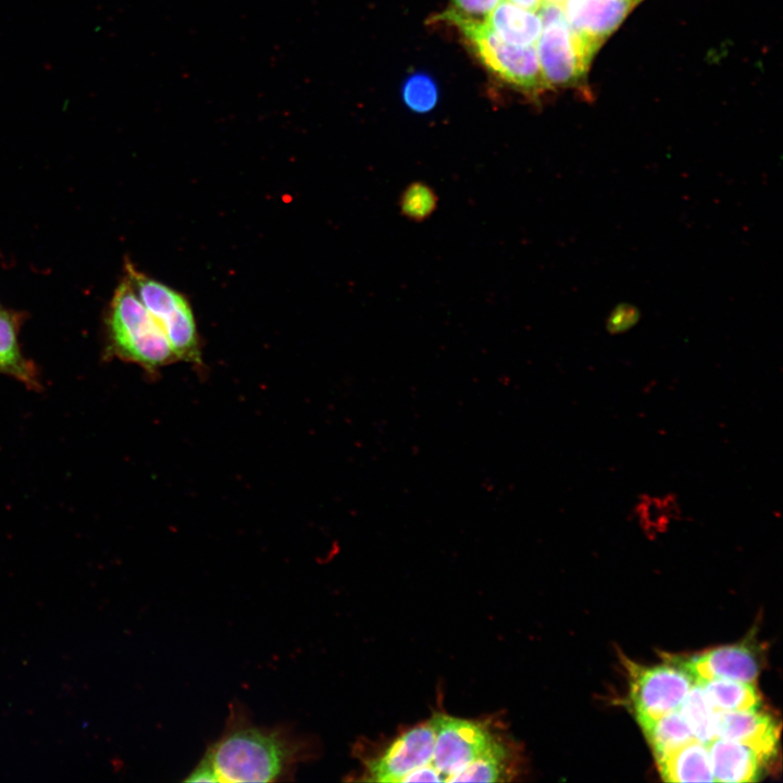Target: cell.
<instances>
[{"label":"cell","mask_w":783,"mask_h":783,"mask_svg":"<svg viewBox=\"0 0 783 783\" xmlns=\"http://www.w3.org/2000/svg\"><path fill=\"white\" fill-rule=\"evenodd\" d=\"M209 755L220 782H272L295 757V746L276 731L254 726L233 730Z\"/></svg>","instance_id":"1"},{"label":"cell","mask_w":783,"mask_h":783,"mask_svg":"<svg viewBox=\"0 0 783 783\" xmlns=\"http://www.w3.org/2000/svg\"><path fill=\"white\" fill-rule=\"evenodd\" d=\"M109 333L115 356L156 374L177 361L171 345L126 276L114 291Z\"/></svg>","instance_id":"2"},{"label":"cell","mask_w":783,"mask_h":783,"mask_svg":"<svg viewBox=\"0 0 783 783\" xmlns=\"http://www.w3.org/2000/svg\"><path fill=\"white\" fill-rule=\"evenodd\" d=\"M126 272L138 298L165 334L177 361L202 366L201 340L187 297L129 263Z\"/></svg>","instance_id":"3"},{"label":"cell","mask_w":783,"mask_h":783,"mask_svg":"<svg viewBox=\"0 0 783 783\" xmlns=\"http://www.w3.org/2000/svg\"><path fill=\"white\" fill-rule=\"evenodd\" d=\"M537 13L543 27L536 52L547 88L576 84L594 53L573 30L561 4L542 2Z\"/></svg>","instance_id":"4"},{"label":"cell","mask_w":783,"mask_h":783,"mask_svg":"<svg viewBox=\"0 0 783 783\" xmlns=\"http://www.w3.org/2000/svg\"><path fill=\"white\" fill-rule=\"evenodd\" d=\"M629 673V697L638 719L659 718L678 710L697 683L686 659L668 657L661 663L643 666L624 660Z\"/></svg>","instance_id":"5"},{"label":"cell","mask_w":783,"mask_h":783,"mask_svg":"<svg viewBox=\"0 0 783 783\" xmlns=\"http://www.w3.org/2000/svg\"><path fill=\"white\" fill-rule=\"evenodd\" d=\"M478 59L496 76L532 94L546 89L534 46H518L500 39L487 25L460 27Z\"/></svg>","instance_id":"6"},{"label":"cell","mask_w":783,"mask_h":783,"mask_svg":"<svg viewBox=\"0 0 783 783\" xmlns=\"http://www.w3.org/2000/svg\"><path fill=\"white\" fill-rule=\"evenodd\" d=\"M435 743L431 766L440 782H455L457 776L480 757L498 737L486 723L435 714Z\"/></svg>","instance_id":"7"},{"label":"cell","mask_w":783,"mask_h":783,"mask_svg":"<svg viewBox=\"0 0 783 783\" xmlns=\"http://www.w3.org/2000/svg\"><path fill=\"white\" fill-rule=\"evenodd\" d=\"M435 743L433 720L398 735L377 757L365 763V780L403 782L412 772L431 766Z\"/></svg>","instance_id":"8"},{"label":"cell","mask_w":783,"mask_h":783,"mask_svg":"<svg viewBox=\"0 0 783 783\" xmlns=\"http://www.w3.org/2000/svg\"><path fill=\"white\" fill-rule=\"evenodd\" d=\"M641 0H567V20L585 46L595 54Z\"/></svg>","instance_id":"9"},{"label":"cell","mask_w":783,"mask_h":783,"mask_svg":"<svg viewBox=\"0 0 783 783\" xmlns=\"http://www.w3.org/2000/svg\"><path fill=\"white\" fill-rule=\"evenodd\" d=\"M686 661L697 682L710 679L754 682L760 670L758 651L748 642L712 648Z\"/></svg>","instance_id":"10"},{"label":"cell","mask_w":783,"mask_h":783,"mask_svg":"<svg viewBox=\"0 0 783 783\" xmlns=\"http://www.w3.org/2000/svg\"><path fill=\"white\" fill-rule=\"evenodd\" d=\"M717 737L746 744L767 760L774 756L779 741V726L772 716L757 709L718 711Z\"/></svg>","instance_id":"11"},{"label":"cell","mask_w":783,"mask_h":783,"mask_svg":"<svg viewBox=\"0 0 783 783\" xmlns=\"http://www.w3.org/2000/svg\"><path fill=\"white\" fill-rule=\"evenodd\" d=\"M707 746L716 782H755L767 761L756 749L736 741L716 737Z\"/></svg>","instance_id":"12"},{"label":"cell","mask_w":783,"mask_h":783,"mask_svg":"<svg viewBox=\"0 0 783 783\" xmlns=\"http://www.w3.org/2000/svg\"><path fill=\"white\" fill-rule=\"evenodd\" d=\"M666 782H712L707 743L694 739L657 761Z\"/></svg>","instance_id":"13"},{"label":"cell","mask_w":783,"mask_h":783,"mask_svg":"<svg viewBox=\"0 0 783 783\" xmlns=\"http://www.w3.org/2000/svg\"><path fill=\"white\" fill-rule=\"evenodd\" d=\"M487 25L500 39L518 46L534 45L543 27L538 13L507 0L492 11Z\"/></svg>","instance_id":"14"},{"label":"cell","mask_w":783,"mask_h":783,"mask_svg":"<svg viewBox=\"0 0 783 783\" xmlns=\"http://www.w3.org/2000/svg\"><path fill=\"white\" fill-rule=\"evenodd\" d=\"M643 733L649 743L656 761L696 739L680 711H671L659 718L638 719Z\"/></svg>","instance_id":"15"},{"label":"cell","mask_w":783,"mask_h":783,"mask_svg":"<svg viewBox=\"0 0 783 783\" xmlns=\"http://www.w3.org/2000/svg\"><path fill=\"white\" fill-rule=\"evenodd\" d=\"M717 711L757 709L760 697L753 682L710 679L697 682Z\"/></svg>","instance_id":"16"},{"label":"cell","mask_w":783,"mask_h":783,"mask_svg":"<svg viewBox=\"0 0 783 783\" xmlns=\"http://www.w3.org/2000/svg\"><path fill=\"white\" fill-rule=\"evenodd\" d=\"M511 753L497 738L480 757L471 762L455 782H501L512 774Z\"/></svg>","instance_id":"17"},{"label":"cell","mask_w":783,"mask_h":783,"mask_svg":"<svg viewBox=\"0 0 783 783\" xmlns=\"http://www.w3.org/2000/svg\"><path fill=\"white\" fill-rule=\"evenodd\" d=\"M0 372L11 374L27 384H36L34 369L24 359L18 347L16 322L5 312H0Z\"/></svg>","instance_id":"18"},{"label":"cell","mask_w":783,"mask_h":783,"mask_svg":"<svg viewBox=\"0 0 783 783\" xmlns=\"http://www.w3.org/2000/svg\"><path fill=\"white\" fill-rule=\"evenodd\" d=\"M680 707V713L697 741L708 743L717 737L718 711L710 705L699 684L691 688Z\"/></svg>","instance_id":"19"},{"label":"cell","mask_w":783,"mask_h":783,"mask_svg":"<svg viewBox=\"0 0 783 783\" xmlns=\"http://www.w3.org/2000/svg\"><path fill=\"white\" fill-rule=\"evenodd\" d=\"M400 212L409 220L421 222L427 219L437 207V196L425 183L414 182L406 187L400 196Z\"/></svg>","instance_id":"20"},{"label":"cell","mask_w":783,"mask_h":783,"mask_svg":"<svg viewBox=\"0 0 783 783\" xmlns=\"http://www.w3.org/2000/svg\"><path fill=\"white\" fill-rule=\"evenodd\" d=\"M501 0H451V7L442 18L459 28L487 23L492 11Z\"/></svg>","instance_id":"21"},{"label":"cell","mask_w":783,"mask_h":783,"mask_svg":"<svg viewBox=\"0 0 783 783\" xmlns=\"http://www.w3.org/2000/svg\"><path fill=\"white\" fill-rule=\"evenodd\" d=\"M402 99L412 111L425 113L431 111L437 103L438 89L430 76L417 73L405 82Z\"/></svg>","instance_id":"22"},{"label":"cell","mask_w":783,"mask_h":783,"mask_svg":"<svg viewBox=\"0 0 783 783\" xmlns=\"http://www.w3.org/2000/svg\"><path fill=\"white\" fill-rule=\"evenodd\" d=\"M638 319V312L632 306H618L607 320V330L610 333H621L632 327Z\"/></svg>","instance_id":"23"},{"label":"cell","mask_w":783,"mask_h":783,"mask_svg":"<svg viewBox=\"0 0 783 783\" xmlns=\"http://www.w3.org/2000/svg\"><path fill=\"white\" fill-rule=\"evenodd\" d=\"M185 782H220L213 763L208 754L203 756L199 765L188 774Z\"/></svg>","instance_id":"24"},{"label":"cell","mask_w":783,"mask_h":783,"mask_svg":"<svg viewBox=\"0 0 783 783\" xmlns=\"http://www.w3.org/2000/svg\"><path fill=\"white\" fill-rule=\"evenodd\" d=\"M513 4L521 7L526 10L537 12L542 4V0H510Z\"/></svg>","instance_id":"25"},{"label":"cell","mask_w":783,"mask_h":783,"mask_svg":"<svg viewBox=\"0 0 783 783\" xmlns=\"http://www.w3.org/2000/svg\"><path fill=\"white\" fill-rule=\"evenodd\" d=\"M567 0H542V2H549V3H556V4H563Z\"/></svg>","instance_id":"26"}]
</instances>
